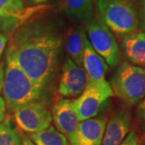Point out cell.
I'll use <instances>...</instances> for the list:
<instances>
[{
  "label": "cell",
  "mask_w": 145,
  "mask_h": 145,
  "mask_svg": "<svg viewBox=\"0 0 145 145\" xmlns=\"http://www.w3.org/2000/svg\"><path fill=\"white\" fill-rule=\"evenodd\" d=\"M17 127L24 133H36L47 129L52 123V113L43 101L22 106L12 113Z\"/></svg>",
  "instance_id": "52a82bcc"
},
{
  "label": "cell",
  "mask_w": 145,
  "mask_h": 145,
  "mask_svg": "<svg viewBox=\"0 0 145 145\" xmlns=\"http://www.w3.org/2000/svg\"><path fill=\"white\" fill-rule=\"evenodd\" d=\"M24 5L27 7H36V6L44 5L48 0H22Z\"/></svg>",
  "instance_id": "603a6c76"
},
{
  "label": "cell",
  "mask_w": 145,
  "mask_h": 145,
  "mask_svg": "<svg viewBox=\"0 0 145 145\" xmlns=\"http://www.w3.org/2000/svg\"><path fill=\"white\" fill-rule=\"evenodd\" d=\"M138 18L140 31H145V0H138Z\"/></svg>",
  "instance_id": "ffe728a7"
},
{
  "label": "cell",
  "mask_w": 145,
  "mask_h": 145,
  "mask_svg": "<svg viewBox=\"0 0 145 145\" xmlns=\"http://www.w3.org/2000/svg\"><path fill=\"white\" fill-rule=\"evenodd\" d=\"M135 119L140 127V131L144 135H145V97L137 106L135 111Z\"/></svg>",
  "instance_id": "d6986e66"
},
{
  "label": "cell",
  "mask_w": 145,
  "mask_h": 145,
  "mask_svg": "<svg viewBox=\"0 0 145 145\" xmlns=\"http://www.w3.org/2000/svg\"><path fill=\"white\" fill-rule=\"evenodd\" d=\"M5 116H6V115H2V116H0V122L3 120V119L5 118Z\"/></svg>",
  "instance_id": "4316f807"
},
{
  "label": "cell",
  "mask_w": 145,
  "mask_h": 145,
  "mask_svg": "<svg viewBox=\"0 0 145 145\" xmlns=\"http://www.w3.org/2000/svg\"><path fill=\"white\" fill-rule=\"evenodd\" d=\"M94 0H60L58 10L78 21L88 22L93 15Z\"/></svg>",
  "instance_id": "2e32d148"
},
{
  "label": "cell",
  "mask_w": 145,
  "mask_h": 145,
  "mask_svg": "<svg viewBox=\"0 0 145 145\" xmlns=\"http://www.w3.org/2000/svg\"><path fill=\"white\" fill-rule=\"evenodd\" d=\"M87 36L85 31L81 27L68 28L65 37V49L72 61L79 66H82L85 44Z\"/></svg>",
  "instance_id": "9a60e30c"
},
{
  "label": "cell",
  "mask_w": 145,
  "mask_h": 145,
  "mask_svg": "<svg viewBox=\"0 0 145 145\" xmlns=\"http://www.w3.org/2000/svg\"><path fill=\"white\" fill-rule=\"evenodd\" d=\"M109 84L114 95L129 106L138 105L145 97L144 68L129 62L120 64L114 70Z\"/></svg>",
  "instance_id": "277c9868"
},
{
  "label": "cell",
  "mask_w": 145,
  "mask_h": 145,
  "mask_svg": "<svg viewBox=\"0 0 145 145\" xmlns=\"http://www.w3.org/2000/svg\"><path fill=\"white\" fill-rule=\"evenodd\" d=\"M26 135L36 145H70L67 138L52 124L44 131Z\"/></svg>",
  "instance_id": "e0dca14e"
},
{
  "label": "cell",
  "mask_w": 145,
  "mask_h": 145,
  "mask_svg": "<svg viewBox=\"0 0 145 145\" xmlns=\"http://www.w3.org/2000/svg\"><path fill=\"white\" fill-rule=\"evenodd\" d=\"M144 72H145V68H144Z\"/></svg>",
  "instance_id": "f1b7e54d"
},
{
  "label": "cell",
  "mask_w": 145,
  "mask_h": 145,
  "mask_svg": "<svg viewBox=\"0 0 145 145\" xmlns=\"http://www.w3.org/2000/svg\"><path fill=\"white\" fill-rule=\"evenodd\" d=\"M87 78L82 66L67 57L63 63L58 93L64 99L78 98L86 88Z\"/></svg>",
  "instance_id": "ba28073f"
},
{
  "label": "cell",
  "mask_w": 145,
  "mask_h": 145,
  "mask_svg": "<svg viewBox=\"0 0 145 145\" xmlns=\"http://www.w3.org/2000/svg\"><path fill=\"white\" fill-rule=\"evenodd\" d=\"M121 47L127 61L132 65L145 68V31H134L123 35Z\"/></svg>",
  "instance_id": "5bb4252c"
},
{
  "label": "cell",
  "mask_w": 145,
  "mask_h": 145,
  "mask_svg": "<svg viewBox=\"0 0 145 145\" xmlns=\"http://www.w3.org/2000/svg\"><path fill=\"white\" fill-rule=\"evenodd\" d=\"M20 137H21V142H22V145H36L27 135L20 131Z\"/></svg>",
  "instance_id": "cb8c5ba5"
},
{
  "label": "cell",
  "mask_w": 145,
  "mask_h": 145,
  "mask_svg": "<svg viewBox=\"0 0 145 145\" xmlns=\"http://www.w3.org/2000/svg\"><path fill=\"white\" fill-rule=\"evenodd\" d=\"M71 99H59L55 103L52 110L54 127L71 141L78 129V116L75 113Z\"/></svg>",
  "instance_id": "7c38bea8"
},
{
  "label": "cell",
  "mask_w": 145,
  "mask_h": 145,
  "mask_svg": "<svg viewBox=\"0 0 145 145\" xmlns=\"http://www.w3.org/2000/svg\"><path fill=\"white\" fill-rule=\"evenodd\" d=\"M89 43L103 58L109 67L114 68L121 61L122 53L113 32L99 18L89 20L86 24Z\"/></svg>",
  "instance_id": "5b68a950"
},
{
  "label": "cell",
  "mask_w": 145,
  "mask_h": 145,
  "mask_svg": "<svg viewBox=\"0 0 145 145\" xmlns=\"http://www.w3.org/2000/svg\"><path fill=\"white\" fill-rule=\"evenodd\" d=\"M140 142L135 131H131L126 136L120 145H140Z\"/></svg>",
  "instance_id": "44dd1931"
},
{
  "label": "cell",
  "mask_w": 145,
  "mask_h": 145,
  "mask_svg": "<svg viewBox=\"0 0 145 145\" xmlns=\"http://www.w3.org/2000/svg\"><path fill=\"white\" fill-rule=\"evenodd\" d=\"M132 123L131 110L118 108L107 120L102 145H120L130 132Z\"/></svg>",
  "instance_id": "8fae6325"
},
{
  "label": "cell",
  "mask_w": 145,
  "mask_h": 145,
  "mask_svg": "<svg viewBox=\"0 0 145 145\" xmlns=\"http://www.w3.org/2000/svg\"><path fill=\"white\" fill-rule=\"evenodd\" d=\"M2 92L6 109L10 113L27 103L42 101L46 93L28 77L7 51L6 52L4 81Z\"/></svg>",
  "instance_id": "7a4b0ae2"
},
{
  "label": "cell",
  "mask_w": 145,
  "mask_h": 145,
  "mask_svg": "<svg viewBox=\"0 0 145 145\" xmlns=\"http://www.w3.org/2000/svg\"><path fill=\"white\" fill-rule=\"evenodd\" d=\"M99 19L112 32L123 36L138 31V0H94Z\"/></svg>",
  "instance_id": "3957f363"
},
{
  "label": "cell",
  "mask_w": 145,
  "mask_h": 145,
  "mask_svg": "<svg viewBox=\"0 0 145 145\" xmlns=\"http://www.w3.org/2000/svg\"><path fill=\"white\" fill-rule=\"evenodd\" d=\"M8 39H9L8 36L4 33H3L2 31H0V57H2L3 53L5 50Z\"/></svg>",
  "instance_id": "7402d4cb"
},
{
  "label": "cell",
  "mask_w": 145,
  "mask_h": 145,
  "mask_svg": "<svg viewBox=\"0 0 145 145\" xmlns=\"http://www.w3.org/2000/svg\"><path fill=\"white\" fill-rule=\"evenodd\" d=\"M82 67L86 71L87 78L86 87H95L107 91H112L110 84L105 78L106 72L108 69V65L103 58L93 50L89 43L88 39L85 44Z\"/></svg>",
  "instance_id": "30bf717a"
},
{
  "label": "cell",
  "mask_w": 145,
  "mask_h": 145,
  "mask_svg": "<svg viewBox=\"0 0 145 145\" xmlns=\"http://www.w3.org/2000/svg\"><path fill=\"white\" fill-rule=\"evenodd\" d=\"M0 145H22L20 131L7 116L0 122Z\"/></svg>",
  "instance_id": "ac0fdd59"
},
{
  "label": "cell",
  "mask_w": 145,
  "mask_h": 145,
  "mask_svg": "<svg viewBox=\"0 0 145 145\" xmlns=\"http://www.w3.org/2000/svg\"><path fill=\"white\" fill-rule=\"evenodd\" d=\"M3 81H4V63L0 61V93L3 90Z\"/></svg>",
  "instance_id": "d4e9b609"
},
{
  "label": "cell",
  "mask_w": 145,
  "mask_h": 145,
  "mask_svg": "<svg viewBox=\"0 0 145 145\" xmlns=\"http://www.w3.org/2000/svg\"><path fill=\"white\" fill-rule=\"evenodd\" d=\"M140 145H145V141H142V142L140 143Z\"/></svg>",
  "instance_id": "83f0119b"
},
{
  "label": "cell",
  "mask_w": 145,
  "mask_h": 145,
  "mask_svg": "<svg viewBox=\"0 0 145 145\" xmlns=\"http://www.w3.org/2000/svg\"><path fill=\"white\" fill-rule=\"evenodd\" d=\"M6 104L3 99L2 97H0V116L2 115H6Z\"/></svg>",
  "instance_id": "484cf974"
},
{
  "label": "cell",
  "mask_w": 145,
  "mask_h": 145,
  "mask_svg": "<svg viewBox=\"0 0 145 145\" xmlns=\"http://www.w3.org/2000/svg\"><path fill=\"white\" fill-rule=\"evenodd\" d=\"M106 116L94 117L79 122L70 145H102L107 123Z\"/></svg>",
  "instance_id": "4fadbf2b"
},
{
  "label": "cell",
  "mask_w": 145,
  "mask_h": 145,
  "mask_svg": "<svg viewBox=\"0 0 145 145\" xmlns=\"http://www.w3.org/2000/svg\"><path fill=\"white\" fill-rule=\"evenodd\" d=\"M113 95V91L86 87L78 98L72 101V107L78 121L82 122L96 117L103 105Z\"/></svg>",
  "instance_id": "9c48e42d"
},
{
  "label": "cell",
  "mask_w": 145,
  "mask_h": 145,
  "mask_svg": "<svg viewBox=\"0 0 145 145\" xmlns=\"http://www.w3.org/2000/svg\"><path fill=\"white\" fill-rule=\"evenodd\" d=\"M47 9L46 5L27 7L22 0H0V31L10 37L20 27Z\"/></svg>",
  "instance_id": "8992f818"
},
{
  "label": "cell",
  "mask_w": 145,
  "mask_h": 145,
  "mask_svg": "<svg viewBox=\"0 0 145 145\" xmlns=\"http://www.w3.org/2000/svg\"><path fill=\"white\" fill-rule=\"evenodd\" d=\"M63 38L55 27L34 20L10 36L7 51L45 92L56 77Z\"/></svg>",
  "instance_id": "6da1fadb"
}]
</instances>
